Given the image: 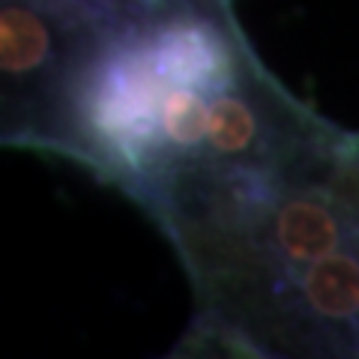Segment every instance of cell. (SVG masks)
Here are the masks:
<instances>
[{"label":"cell","mask_w":359,"mask_h":359,"mask_svg":"<svg viewBox=\"0 0 359 359\" xmlns=\"http://www.w3.org/2000/svg\"><path fill=\"white\" fill-rule=\"evenodd\" d=\"M165 78L150 60L147 45L117 48L99 63L84 90L87 123L129 159H141L159 141Z\"/></svg>","instance_id":"1"},{"label":"cell","mask_w":359,"mask_h":359,"mask_svg":"<svg viewBox=\"0 0 359 359\" xmlns=\"http://www.w3.org/2000/svg\"><path fill=\"white\" fill-rule=\"evenodd\" d=\"M150 60L174 87H195L219 93L231 87V51L224 36L201 18H171L147 42Z\"/></svg>","instance_id":"2"},{"label":"cell","mask_w":359,"mask_h":359,"mask_svg":"<svg viewBox=\"0 0 359 359\" xmlns=\"http://www.w3.org/2000/svg\"><path fill=\"white\" fill-rule=\"evenodd\" d=\"M269 243L290 264H311L341 245V219L314 195L287 198L269 222Z\"/></svg>","instance_id":"3"},{"label":"cell","mask_w":359,"mask_h":359,"mask_svg":"<svg viewBox=\"0 0 359 359\" xmlns=\"http://www.w3.org/2000/svg\"><path fill=\"white\" fill-rule=\"evenodd\" d=\"M302 302L320 320L359 318V257L351 252H330L311 261L302 273Z\"/></svg>","instance_id":"4"},{"label":"cell","mask_w":359,"mask_h":359,"mask_svg":"<svg viewBox=\"0 0 359 359\" xmlns=\"http://www.w3.org/2000/svg\"><path fill=\"white\" fill-rule=\"evenodd\" d=\"M54 39L33 6L6 4L0 13V66L6 75H30L51 57Z\"/></svg>","instance_id":"5"},{"label":"cell","mask_w":359,"mask_h":359,"mask_svg":"<svg viewBox=\"0 0 359 359\" xmlns=\"http://www.w3.org/2000/svg\"><path fill=\"white\" fill-rule=\"evenodd\" d=\"M257 138V114L245 99L216 93L207 117V144L222 156H240Z\"/></svg>","instance_id":"6"},{"label":"cell","mask_w":359,"mask_h":359,"mask_svg":"<svg viewBox=\"0 0 359 359\" xmlns=\"http://www.w3.org/2000/svg\"><path fill=\"white\" fill-rule=\"evenodd\" d=\"M210 105L195 87H168L162 99V135L174 147H198L207 138Z\"/></svg>","instance_id":"7"}]
</instances>
